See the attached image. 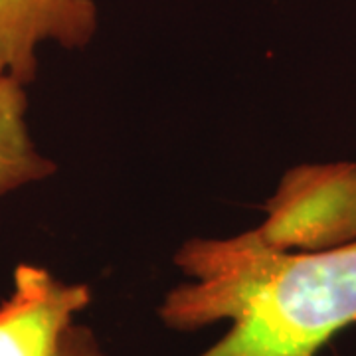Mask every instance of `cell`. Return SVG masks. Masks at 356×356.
I'll use <instances>...</instances> for the list:
<instances>
[{
    "label": "cell",
    "instance_id": "obj_1",
    "mask_svg": "<svg viewBox=\"0 0 356 356\" xmlns=\"http://www.w3.org/2000/svg\"><path fill=\"white\" fill-rule=\"evenodd\" d=\"M177 264L188 281L161 305L166 327L196 331L229 323L198 356H318L356 323V240L285 252L250 229L184 243Z\"/></svg>",
    "mask_w": 356,
    "mask_h": 356
},
{
    "label": "cell",
    "instance_id": "obj_2",
    "mask_svg": "<svg viewBox=\"0 0 356 356\" xmlns=\"http://www.w3.org/2000/svg\"><path fill=\"white\" fill-rule=\"evenodd\" d=\"M255 232L285 252H315L356 240V165L291 170Z\"/></svg>",
    "mask_w": 356,
    "mask_h": 356
},
{
    "label": "cell",
    "instance_id": "obj_3",
    "mask_svg": "<svg viewBox=\"0 0 356 356\" xmlns=\"http://www.w3.org/2000/svg\"><path fill=\"white\" fill-rule=\"evenodd\" d=\"M89 301L86 285L65 283L44 267L18 266L13 295L0 305V356H58Z\"/></svg>",
    "mask_w": 356,
    "mask_h": 356
},
{
    "label": "cell",
    "instance_id": "obj_4",
    "mask_svg": "<svg viewBox=\"0 0 356 356\" xmlns=\"http://www.w3.org/2000/svg\"><path fill=\"white\" fill-rule=\"evenodd\" d=\"M95 30L93 0H0V76L26 86L36 77L40 44L81 48Z\"/></svg>",
    "mask_w": 356,
    "mask_h": 356
},
{
    "label": "cell",
    "instance_id": "obj_5",
    "mask_svg": "<svg viewBox=\"0 0 356 356\" xmlns=\"http://www.w3.org/2000/svg\"><path fill=\"white\" fill-rule=\"evenodd\" d=\"M26 107L24 83L0 76V196L50 177L56 168L30 139Z\"/></svg>",
    "mask_w": 356,
    "mask_h": 356
},
{
    "label": "cell",
    "instance_id": "obj_6",
    "mask_svg": "<svg viewBox=\"0 0 356 356\" xmlns=\"http://www.w3.org/2000/svg\"><path fill=\"white\" fill-rule=\"evenodd\" d=\"M60 356H103V353L97 341H95V337H93V332L86 327L74 325L65 334Z\"/></svg>",
    "mask_w": 356,
    "mask_h": 356
},
{
    "label": "cell",
    "instance_id": "obj_7",
    "mask_svg": "<svg viewBox=\"0 0 356 356\" xmlns=\"http://www.w3.org/2000/svg\"><path fill=\"white\" fill-rule=\"evenodd\" d=\"M58 356H60V355H58Z\"/></svg>",
    "mask_w": 356,
    "mask_h": 356
}]
</instances>
